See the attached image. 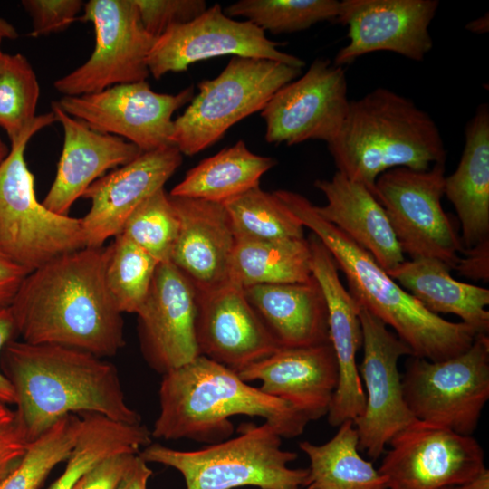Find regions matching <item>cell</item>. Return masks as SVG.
Returning <instances> with one entry per match:
<instances>
[{"label":"cell","instance_id":"1","mask_svg":"<svg viewBox=\"0 0 489 489\" xmlns=\"http://www.w3.org/2000/svg\"><path fill=\"white\" fill-rule=\"evenodd\" d=\"M107 246L60 255L29 273L10 307L17 336L98 357L124 346L122 313L106 283Z\"/></svg>","mask_w":489,"mask_h":489},{"label":"cell","instance_id":"2","mask_svg":"<svg viewBox=\"0 0 489 489\" xmlns=\"http://www.w3.org/2000/svg\"><path fill=\"white\" fill-rule=\"evenodd\" d=\"M0 369L14 388L29 442L68 414L91 412L141 423L125 400L115 365L90 352L14 339L1 352Z\"/></svg>","mask_w":489,"mask_h":489},{"label":"cell","instance_id":"3","mask_svg":"<svg viewBox=\"0 0 489 489\" xmlns=\"http://www.w3.org/2000/svg\"><path fill=\"white\" fill-rule=\"evenodd\" d=\"M275 194L330 251L357 303L391 327L412 356L440 361L470 348L478 334L472 327L427 311L368 251L321 218L305 197L288 190H277Z\"/></svg>","mask_w":489,"mask_h":489},{"label":"cell","instance_id":"4","mask_svg":"<svg viewBox=\"0 0 489 489\" xmlns=\"http://www.w3.org/2000/svg\"><path fill=\"white\" fill-rule=\"evenodd\" d=\"M159 414L151 436L216 444L234 431L230 418L260 417L281 437L302 434L310 422L283 399L242 380L237 373L202 355L164 375L159 386Z\"/></svg>","mask_w":489,"mask_h":489},{"label":"cell","instance_id":"5","mask_svg":"<svg viewBox=\"0 0 489 489\" xmlns=\"http://www.w3.org/2000/svg\"><path fill=\"white\" fill-rule=\"evenodd\" d=\"M327 146L337 171L372 194L377 178L389 169L427 170L446 158L433 118L412 100L382 87L350 101L340 133Z\"/></svg>","mask_w":489,"mask_h":489},{"label":"cell","instance_id":"6","mask_svg":"<svg viewBox=\"0 0 489 489\" xmlns=\"http://www.w3.org/2000/svg\"><path fill=\"white\" fill-rule=\"evenodd\" d=\"M282 437L268 423L243 424L234 438L198 450H176L149 444L139 453L148 462L177 469L187 489H233L256 486L261 489L304 487L308 468L292 469L297 454L282 449Z\"/></svg>","mask_w":489,"mask_h":489},{"label":"cell","instance_id":"7","mask_svg":"<svg viewBox=\"0 0 489 489\" xmlns=\"http://www.w3.org/2000/svg\"><path fill=\"white\" fill-rule=\"evenodd\" d=\"M56 121L53 111L37 115L0 164V248L28 273L85 247L81 218L55 214L37 200L24 158L31 138Z\"/></svg>","mask_w":489,"mask_h":489},{"label":"cell","instance_id":"8","mask_svg":"<svg viewBox=\"0 0 489 489\" xmlns=\"http://www.w3.org/2000/svg\"><path fill=\"white\" fill-rule=\"evenodd\" d=\"M301 74V68L276 61L233 56L216 78L197 84L198 93L173 121L172 146L187 156L203 151Z\"/></svg>","mask_w":489,"mask_h":489},{"label":"cell","instance_id":"9","mask_svg":"<svg viewBox=\"0 0 489 489\" xmlns=\"http://www.w3.org/2000/svg\"><path fill=\"white\" fill-rule=\"evenodd\" d=\"M405 369L403 396L417 420L473 435L489 398L488 334H477L469 349L445 360L409 356Z\"/></svg>","mask_w":489,"mask_h":489},{"label":"cell","instance_id":"10","mask_svg":"<svg viewBox=\"0 0 489 489\" xmlns=\"http://www.w3.org/2000/svg\"><path fill=\"white\" fill-rule=\"evenodd\" d=\"M445 177V162L422 171L396 168L377 178L373 195L403 254L435 258L455 269L465 248L441 204Z\"/></svg>","mask_w":489,"mask_h":489},{"label":"cell","instance_id":"11","mask_svg":"<svg viewBox=\"0 0 489 489\" xmlns=\"http://www.w3.org/2000/svg\"><path fill=\"white\" fill-rule=\"evenodd\" d=\"M83 22L92 24L95 46L90 58L53 82L63 96H80L146 81L148 55L156 41L144 28L133 0H90Z\"/></svg>","mask_w":489,"mask_h":489},{"label":"cell","instance_id":"12","mask_svg":"<svg viewBox=\"0 0 489 489\" xmlns=\"http://www.w3.org/2000/svg\"><path fill=\"white\" fill-rule=\"evenodd\" d=\"M379 467L387 489H444L461 485L485 468L472 436L416 420L396 434Z\"/></svg>","mask_w":489,"mask_h":489},{"label":"cell","instance_id":"13","mask_svg":"<svg viewBox=\"0 0 489 489\" xmlns=\"http://www.w3.org/2000/svg\"><path fill=\"white\" fill-rule=\"evenodd\" d=\"M363 359L358 368L366 388L363 413L352 422L358 435V449L373 460L398 432L417 419L403 396L398 363L412 356L410 349L378 317L360 307Z\"/></svg>","mask_w":489,"mask_h":489},{"label":"cell","instance_id":"14","mask_svg":"<svg viewBox=\"0 0 489 489\" xmlns=\"http://www.w3.org/2000/svg\"><path fill=\"white\" fill-rule=\"evenodd\" d=\"M193 97V85L177 94H166L154 91L142 81L95 93L63 96L56 102L92 129L120 137L146 152L172 146V116Z\"/></svg>","mask_w":489,"mask_h":489},{"label":"cell","instance_id":"15","mask_svg":"<svg viewBox=\"0 0 489 489\" xmlns=\"http://www.w3.org/2000/svg\"><path fill=\"white\" fill-rule=\"evenodd\" d=\"M350 101L341 66L315 59L297 79L279 89L261 110L265 140L289 146L307 140L332 142L344 123Z\"/></svg>","mask_w":489,"mask_h":489},{"label":"cell","instance_id":"16","mask_svg":"<svg viewBox=\"0 0 489 489\" xmlns=\"http://www.w3.org/2000/svg\"><path fill=\"white\" fill-rule=\"evenodd\" d=\"M280 45L268 39L265 32L255 24L228 17L221 5L215 4L195 20L172 26L158 37L147 64L155 79L223 55L268 59L302 69L304 61L280 51Z\"/></svg>","mask_w":489,"mask_h":489},{"label":"cell","instance_id":"17","mask_svg":"<svg viewBox=\"0 0 489 489\" xmlns=\"http://www.w3.org/2000/svg\"><path fill=\"white\" fill-rule=\"evenodd\" d=\"M436 0H342L335 22L348 27L349 43L333 64L343 66L374 52L387 51L421 62L433 47L429 25Z\"/></svg>","mask_w":489,"mask_h":489},{"label":"cell","instance_id":"18","mask_svg":"<svg viewBox=\"0 0 489 489\" xmlns=\"http://www.w3.org/2000/svg\"><path fill=\"white\" fill-rule=\"evenodd\" d=\"M197 291L170 262L159 263L148 296L136 313L142 356L164 375L199 356Z\"/></svg>","mask_w":489,"mask_h":489},{"label":"cell","instance_id":"19","mask_svg":"<svg viewBox=\"0 0 489 489\" xmlns=\"http://www.w3.org/2000/svg\"><path fill=\"white\" fill-rule=\"evenodd\" d=\"M312 273L324 294L328 309L329 339L335 353L339 380L327 414L328 422L339 427L354 420L365 408L366 396L356 363L362 346L359 317L360 306L343 286L337 264L321 241L312 234L308 238Z\"/></svg>","mask_w":489,"mask_h":489},{"label":"cell","instance_id":"20","mask_svg":"<svg viewBox=\"0 0 489 489\" xmlns=\"http://www.w3.org/2000/svg\"><path fill=\"white\" fill-rule=\"evenodd\" d=\"M182 159L175 146L146 151L94 181L82 196L91 202L81 218L85 247H102L109 238L120 234L129 216L164 187Z\"/></svg>","mask_w":489,"mask_h":489},{"label":"cell","instance_id":"21","mask_svg":"<svg viewBox=\"0 0 489 489\" xmlns=\"http://www.w3.org/2000/svg\"><path fill=\"white\" fill-rule=\"evenodd\" d=\"M196 333L199 355L235 372L280 349L231 281L197 292Z\"/></svg>","mask_w":489,"mask_h":489},{"label":"cell","instance_id":"22","mask_svg":"<svg viewBox=\"0 0 489 489\" xmlns=\"http://www.w3.org/2000/svg\"><path fill=\"white\" fill-rule=\"evenodd\" d=\"M236 373L244 382L261 381L262 392L289 403L309 421L328 414L339 380L331 342L280 348Z\"/></svg>","mask_w":489,"mask_h":489},{"label":"cell","instance_id":"23","mask_svg":"<svg viewBox=\"0 0 489 489\" xmlns=\"http://www.w3.org/2000/svg\"><path fill=\"white\" fill-rule=\"evenodd\" d=\"M52 111L62 126L64 139L54 180L42 204L55 214L69 216L73 203L94 181L143 151L120 137L92 129L56 101L52 102Z\"/></svg>","mask_w":489,"mask_h":489},{"label":"cell","instance_id":"24","mask_svg":"<svg viewBox=\"0 0 489 489\" xmlns=\"http://www.w3.org/2000/svg\"><path fill=\"white\" fill-rule=\"evenodd\" d=\"M169 197L179 218L169 261L197 292L228 282L236 238L224 204Z\"/></svg>","mask_w":489,"mask_h":489},{"label":"cell","instance_id":"25","mask_svg":"<svg viewBox=\"0 0 489 489\" xmlns=\"http://www.w3.org/2000/svg\"><path fill=\"white\" fill-rule=\"evenodd\" d=\"M314 187L325 197L314 206L318 215L368 251L385 271L404 258L387 214L364 185L336 171L330 179H317Z\"/></svg>","mask_w":489,"mask_h":489},{"label":"cell","instance_id":"26","mask_svg":"<svg viewBox=\"0 0 489 489\" xmlns=\"http://www.w3.org/2000/svg\"><path fill=\"white\" fill-rule=\"evenodd\" d=\"M244 292L279 348L330 342L327 303L313 275L304 283L259 284Z\"/></svg>","mask_w":489,"mask_h":489},{"label":"cell","instance_id":"27","mask_svg":"<svg viewBox=\"0 0 489 489\" xmlns=\"http://www.w3.org/2000/svg\"><path fill=\"white\" fill-rule=\"evenodd\" d=\"M456 169L445 177L444 195L461 224L465 249L489 239V108L481 104L465 127Z\"/></svg>","mask_w":489,"mask_h":489},{"label":"cell","instance_id":"28","mask_svg":"<svg viewBox=\"0 0 489 489\" xmlns=\"http://www.w3.org/2000/svg\"><path fill=\"white\" fill-rule=\"evenodd\" d=\"M450 270L435 258H414L386 272L427 311L457 315L478 334H488L489 290L456 281Z\"/></svg>","mask_w":489,"mask_h":489},{"label":"cell","instance_id":"29","mask_svg":"<svg viewBox=\"0 0 489 489\" xmlns=\"http://www.w3.org/2000/svg\"><path fill=\"white\" fill-rule=\"evenodd\" d=\"M276 164L274 158L254 154L238 140L189 169L168 194L224 203L260 187L263 175Z\"/></svg>","mask_w":489,"mask_h":489},{"label":"cell","instance_id":"30","mask_svg":"<svg viewBox=\"0 0 489 489\" xmlns=\"http://www.w3.org/2000/svg\"><path fill=\"white\" fill-rule=\"evenodd\" d=\"M312 276L307 238L236 239L228 280L243 289L259 284L296 283Z\"/></svg>","mask_w":489,"mask_h":489},{"label":"cell","instance_id":"31","mask_svg":"<svg viewBox=\"0 0 489 489\" xmlns=\"http://www.w3.org/2000/svg\"><path fill=\"white\" fill-rule=\"evenodd\" d=\"M337 433L322 445L299 444L310 461L305 489H387L386 479L358 449L352 420L340 424Z\"/></svg>","mask_w":489,"mask_h":489},{"label":"cell","instance_id":"32","mask_svg":"<svg viewBox=\"0 0 489 489\" xmlns=\"http://www.w3.org/2000/svg\"><path fill=\"white\" fill-rule=\"evenodd\" d=\"M82 428L62 474L48 489H72L101 460L120 453L138 454L151 443V432L140 424L112 420L97 413H81Z\"/></svg>","mask_w":489,"mask_h":489},{"label":"cell","instance_id":"33","mask_svg":"<svg viewBox=\"0 0 489 489\" xmlns=\"http://www.w3.org/2000/svg\"><path fill=\"white\" fill-rule=\"evenodd\" d=\"M223 204L236 239L304 237V226L274 191L267 192L258 187Z\"/></svg>","mask_w":489,"mask_h":489},{"label":"cell","instance_id":"34","mask_svg":"<svg viewBox=\"0 0 489 489\" xmlns=\"http://www.w3.org/2000/svg\"><path fill=\"white\" fill-rule=\"evenodd\" d=\"M82 428L81 416L62 417L28 444L16 466L0 480V489H40L52 470L68 459Z\"/></svg>","mask_w":489,"mask_h":489},{"label":"cell","instance_id":"35","mask_svg":"<svg viewBox=\"0 0 489 489\" xmlns=\"http://www.w3.org/2000/svg\"><path fill=\"white\" fill-rule=\"evenodd\" d=\"M108 248L105 278L121 313H137L150 289L158 262L122 234Z\"/></svg>","mask_w":489,"mask_h":489},{"label":"cell","instance_id":"36","mask_svg":"<svg viewBox=\"0 0 489 489\" xmlns=\"http://www.w3.org/2000/svg\"><path fill=\"white\" fill-rule=\"evenodd\" d=\"M340 5L337 0H240L223 12L279 34L300 32L322 21L335 22Z\"/></svg>","mask_w":489,"mask_h":489},{"label":"cell","instance_id":"37","mask_svg":"<svg viewBox=\"0 0 489 489\" xmlns=\"http://www.w3.org/2000/svg\"><path fill=\"white\" fill-rule=\"evenodd\" d=\"M178 230L177 213L163 187L133 211L120 234L162 263L170 260Z\"/></svg>","mask_w":489,"mask_h":489},{"label":"cell","instance_id":"38","mask_svg":"<svg viewBox=\"0 0 489 489\" xmlns=\"http://www.w3.org/2000/svg\"><path fill=\"white\" fill-rule=\"evenodd\" d=\"M39 95V82L28 60L21 53H7L0 73V127L11 142L37 116Z\"/></svg>","mask_w":489,"mask_h":489},{"label":"cell","instance_id":"39","mask_svg":"<svg viewBox=\"0 0 489 489\" xmlns=\"http://www.w3.org/2000/svg\"><path fill=\"white\" fill-rule=\"evenodd\" d=\"M145 30L154 38L168 28L187 24L206 10L204 0H133Z\"/></svg>","mask_w":489,"mask_h":489},{"label":"cell","instance_id":"40","mask_svg":"<svg viewBox=\"0 0 489 489\" xmlns=\"http://www.w3.org/2000/svg\"><path fill=\"white\" fill-rule=\"evenodd\" d=\"M32 20L31 35L38 37L67 29L83 9L82 0H23Z\"/></svg>","mask_w":489,"mask_h":489},{"label":"cell","instance_id":"41","mask_svg":"<svg viewBox=\"0 0 489 489\" xmlns=\"http://www.w3.org/2000/svg\"><path fill=\"white\" fill-rule=\"evenodd\" d=\"M29 443L16 409L0 400V480L16 466Z\"/></svg>","mask_w":489,"mask_h":489},{"label":"cell","instance_id":"42","mask_svg":"<svg viewBox=\"0 0 489 489\" xmlns=\"http://www.w3.org/2000/svg\"><path fill=\"white\" fill-rule=\"evenodd\" d=\"M138 454L108 456L86 471L72 489H117Z\"/></svg>","mask_w":489,"mask_h":489},{"label":"cell","instance_id":"43","mask_svg":"<svg viewBox=\"0 0 489 489\" xmlns=\"http://www.w3.org/2000/svg\"><path fill=\"white\" fill-rule=\"evenodd\" d=\"M454 270L474 281H489V239L464 249Z\"/></svg>","mask_w":489,"mask_h":489},{"label":"cell","instance_id":"44","mask_svg":"<svg viewBox=\"0 0 489 489\" xmlns=\"http://www.w3.org/2000/svg\"><path fill=\"white\" fill-rule=\"evenodd\" d=\"M29 273L13 262L0 248V307H9Z\"/></svg>","mask_w":489,"mask_h":489},{"label":"cell","instance_id":"45","mask_svg":"<svg viewBox=\"0 0 489 489\" xmlns=\"http://www.w3.org/2000/svg\"><path fill=\"white\" fill-rule=\"evenodd\" d=\"M17 336L10 307H0V355L5 344ZM0 400L15 405V393L11 382L0 369Z\"/></svg>","mask_w":489,"mask_h":489},{"label":"cell","instance_id":"46","mask_svg":"<svg viewBox=\"0 0 489 489\" xmlns=\"http://www.w3.org/2000/svg\"><path fill=\"white\" fill-rule=\"evenodd\" d=\"M151 475L152 470L138 454L117 489H147V482Z\"/></svg>","mask_w":489,"mask_h":489},{"label":"cell","instance_id":"47","mask_svg":"<svg viewBox=\"0 0 489 489\" xmlns=\"http://www.w3.org/2000/svg\"><path fill=\"white\" fill-rule=\"evenodd\" d=\"M454 489H489V470L485 467L475 477Z\"/></svg>","mask_w":489,"mask_h":489},{"label":"cell","instance_id":"48","mask_svg":"<svg viewBox=\"0 0 489 489\" xmlns=\"http://www.w3.org/2000/svg\"><path fill=\"white\" fill-rule=\"evenodd\" d=\"M465 29L474 34H485L489 30L488 13L484 16L474 19L465 25Z\"/></svg>","mask_w":489,"mask_h":489},{"label":"cell","instance_id":"49","mask_svg":"<svg viewBox=\"0 0 489 489\" xmlns=\"http://www.w3.org/2000/svg\"><path fill=\"white\" fill-rule=\"evenodd\" d=\"M18 37L16 29L6 20L0 17V38L14 40Z\"/></svg>","mask_w":489,"mask_h":489},{"label":"cell","instance_id":"50","mask_svg":"<svg viewBox=\"0 0 489 489\" xmlns=\"http://www.w3.org/2000/svg\"><path fill=\"white\" fill-rule=\"evenodd\" d=\"M8 153H9V149H8L7 146L0 139V164L6 158Z\"/></svg>","mask_w":489,"mask_h":489},{"label":"cell","instance_id":"51","mask_svg":"<svg viewBox=\"0 0 489 489\" xmlns=\"http://www.w3.org/2000/svg\"><path fill=\"white\" fill-rule=\"evenodd\" d=\"M2 40L3 39L0 38V73L4 69V66H5V61H6V57H7V53H5L2 51V48H1Z\"/></svg>","mask_w":489,"mask_h":489},{"label":"cell","instance_id":"52","mask_svg":"<svg viewBox=\"0 0 489 489\" xmlns=\"http://www.w3.org/2000/svg\"><path fill=\"white\" fill-rule=\"evenodd\" d=\"M444 489H454V487H446V488H444Z\"/></svg>","mask_w":489,"mask_h":489}]
</instances>
